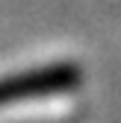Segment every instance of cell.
<instances>
[{"label": "cell", "instance_id": "obj_1", "mask_svg": "<svg viewBox=\"0 0 121 123\" xmlns=\"http://www.w3.org/2000/svg\"><path fill=\"white\" fill-rule=\"evenodd\" d=\"M80 82V70L74 65H50V68H38V70H24L0 79V105L9 103H21V100H33V97H47L59 94V91H71Z\"/></svg>", "mask_w": 121, "mask_h": 123}]
</instances>
